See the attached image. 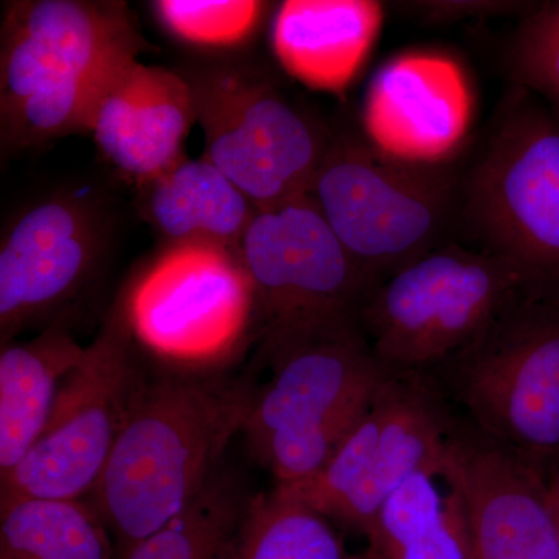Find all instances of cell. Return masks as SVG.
I'll use <instances>...</instances> for the list:
<instances>
[{
    "instance_id": "cell-1",
    "label": "cell",
    "mask_w": 559,
    "mask_h": 559,
    "mask_svg": "<svg viewBox=\"0 0 559 559\" xmlns=\"http://www.w3.org/2000/svg\"><path fill=\"white\" fill-rule=\"evenodd\" d=\"M257 381L231 370L190 373L151 366L90 502L117 559L194 502L241 436Z\"/></svg>"
},
{
    "instance_id": "cell-2",
    "label": "cell",
    "mask_w": 559,
    "mask_h": 559,
    "mask_svg": "<svg viewBox=\"0 0 559 559\" xmlns=\"http://www.w3.org/2000/svg\"><path fill=\"white\" fill-rule=\"evenodd\" d=\"M145 39L127 2L13 0L0 27L2 154L87 134L92 110Z\"/></svg>"
},
{
    "instance_id": "cell-3",
    "label": "cell",
    "mask_w": 559,
    "mask_h": 559,
    "mask_svg": "<svg viewBox=\"0 0 559 559\" xmlns=\"http://www.w3.org/2000/svg\"><path fill=\"white\" fill-rule=\"evenodd\" d=\"M270 369L257 382L241 436L275 487L311 479L340 450L388 371L359 323L259 352Z\"/></svg>"
},
{
    "instance_id": "cell-4",
    "label": "cell",
    "mask_w": 559,
    "mask_h": 559,
    "mask_svg": "<svg viewBox=\"0 0 559 559\" xmlns=\"http://www.w3.org/2000/svg\"><path fill=\"white\" fill-rule=\"evenodd\" d=\"M150 366L213 373L260 342L255 285L238 249L164 242L116 297Z\"/></svg>"
},
{
    "instance_id": "cell-5",
    "label": "cell",
    "mask_w": 559,
    "mask_h": 559,
    "mask_svg": "<svg viewBox=\"0 0 559 559\" xmlns=\"http://www.w3.org/2000/svg\"><path fill=\"white\" fill-rule=\"evenodd\" d=\"M536 286L489 250L441 245L381 280L359 326L384 371L430 377Z\"/></svg>"
},
{
    "instance_id": "cell-6",
    "label": "cell",
    "mask_w": 559,
    "mask_h": 559,
    "mask_svg": "<svg viewBox=\"0 0 559 559\" xmlns=\"http://www.w3.org/2000/svg\"><path fill=\"white\" fill-rule=\"evenodd\" d=\"M457 417L546 471L559 463V286H536L430 374Z\"/></svg>"
},
{
    "instance_id": "cell-7",
    "label": "cell",
    "mask_w": 559,
    "mask_h": 559,
    "mask_svg": "<svg viewBox=\"0 0 559 559\" xmlns=\"http://www.w3.org/2000/svg\"><path fill=\"white\" fill-rule=\"evenodd\" d=\"M451 168L392 159L360 132H334L310 197L374 288L441 246L462 205Z\"/></svg>"
},
{
    "instance_id": "cell-8",
    "label": "cell",
    "mask_w": 559,
    "mask_h": 559,
    "mask_svg": "<svg viewBox=\"0 0 559 559\" xmlns=\"http://www.w3.org/2000/svg\"><path fill=\"white\" fill-rule=\"evenodd\" d=\"M176 70L190 87L205 159L257 209L310 194L334 132L294 105L252 62L224 57Z\"/></svg>"
},
{
    "instance_id": "cell-9",
    "label": "cell",
    "mask_w": 559,
    "mask_h": 559,
    "mask_svg": "<svg viewBox=\"0 0 559 559\" xmlns=\"http://www.w3.org/2000/svg\"><path fill=\"white\" fill-rule=\"evenodd\" d=\"M150 371L116 299L62 382L43 436L0 477V507L28 499H90Z\"/></svg>"
},
{
    "instance_id": "cell-10",
    "label": "cell",
    "mask_w": 559,
    "mask_h": 559,
    "mask_svg": "<svg viewBox=\"0 0 559 559\" xmlns=\"http://www.w3.org/2000/svg\"><path fill=\"white\" fill-rule=\"evenodd\" d=\"M460 213L480 248L559 286V116L516 87L462 180Z\"/></svg>"
},
{
    "instance_id": "cell-11",
    "label": "cell",
    "mask_w": 559,
    "mask_h": 559,
    "mask_svg": "<svg viewBox=\"0 0 559 559\" xmlns=\"http://www.w3.org/2000/svg\"><path fill=\"white\" fill-rule=\"evenodd\" d=\"M455 421L432 377L385 373L330 462L311 479L274 488L366 536L401 485L419 471L443 468Z\"/></svg>"
},
{
    "instance_id": "cell-12",
    "label": "cell",
    "mask_w": 559,
    "mask_h": 559,
    "mask_svg": "<svg viewBox=\"0 0 559 559\" xmlns=\"http://www.w3.org/2000/svg\"><path fill=\"white\" fill-rule=\"evenodd\" d=\"M238 252L259 296L260 352L359 323L373 286L310 194L259 210Z\"/></svg>"
},
{
    "instance_id": "cell-13",
    "label": "cell",
    "mask_w": 559,
    "mask_h": 559,
    "mask_svg": "<svg viewBox=\"0 0 559 559\" xmlns=\"http://www.w3.org/2000/svg\"><path fill=\"white\" fill-rule=\"evenodd\" d=\"M112 216L94 194L58 191L17 210L0 240V344L62 320L94 282Z\"/></svg>"
},
{
    "instance_id": "cell-14",
    "label": "cell",
    "mask_w": 559,
    "mask_h": 559,
    "mask_svg": "<svg viewBox=\"0 0 559 559\" xmlns=\"http://www.w3.org/2000/svg\"><path fill=\"white\" fill-rule=\"evenodd\" d=\"M476 95L468 72L443 51L390 58L371 79L362 138L392 159L451 167L473 130Z\"/></svg>"
},
{
    "instance_id": "cell-15",
    "label": "cell",
    "mask_w": 559,
    "mask_h": 559,
    "mask_svg": "<svg viewBox=\"0 0 559 559\" xmlns=\"http://www.w3.org/2000/svg\"><path fill=\"white\" fill-rule=\"evenodd\" d=\"M447 471L468 514L471 559H559L543 469L457 417Z\"/></svg>"
},
{
    "instance_id": "cell-16",
    "label": "cell",
    "mask_w": 559,
    "mask_h": 559,
    "mask_svg": "<svg viewBox=\"0 0 559 559\" xmlns=\"http://www.w3.org/2000/svg\"><path fill=\"white\" fill-rule=\"evenodd\" d=\"M194 120L178 70L135 60L117 70L92 110L87 134L121 178L142 187L186 157Z\"/></svg>"
},
{
    "instance_id": "cell-17",
    "label": "cell",
    "mask_w": 559,
    "mask_h": 559,
    "mask_svg": "<svg viewBox=\"0 0 559 559\" xmlns=\"http://www.w3.org/2000/svg\"><path fill=\"white\" fill-rule=\"evenodd\" d=\"M384 24L371 0H286L271 27L272 50L290 79L342 94L358 79Z\"/></svg>"
},
{
    "instance_id": "cell-18",
    "label": "cell",
    "mask_w": 559,
    "mask_h": 559,
    "mask_svg": "<svg viewBox=\"0 0 559 559\" xmlns=\"http://www.w3.org/2000/svg\"><path fill=\"white\" fill-rule=\"evenodd\" d=\"M143 219L164 242L238 249L259 209L204 156L183 157L139 187Z\"/></svg>"
},
{
    "instance_id": "cell-19",
    "label": "cell",
    "mask_w": 559,
    "mask_h": 559,
    "mask_svg": "<svg viewBox=\"0 0 559 559\" xmlns=\"http://www.w3.org/2000/svg\"><path fill=\"white\" fill-rule=\"evenodd\" d=\"M86 345L64 320L31 341L0 349V477L20 465L43 436L62 382L83 358Z\"/></svg>"
},
{
    "instance_id": "cell-20",
    "label": "cell",
    "mask_w": 559,
    "mask_h": 559,
    "mask_svg": "<svg viewBox=\"0 0 559 559\" xmlns=\"http://www.w3.org/2000/svg\"><path fill=\"white\" fill-rule=\"evenodd\" d=\"M364 538V559H471L468 514L447 462L401 485Z\"/></svg>"
},
{
    "instance_id": "cell-21",
    "label": "cell",
    "mask_w": 559,
    "mask_h": 559,
    "mask_svg": "<svg viewBox=\"0 0 559 559\" xmlns=\"http://www.w3.org/2000/svg\"><path fill=\"white\" fill-rule=\"evenodd\" d=\"M90 500L28 499L0 507V559H112Z\"/></svg>"
},
{
    "instance_id": "cell-22",
    "label": "cell",
    "mask_w": 559,
    "mask_h": 559,
    "mask_svg": "<svg viewBox=\"0 0 559 559\" xmlns=\"http://www.w3.org/2000/svg\"><path fill=\"white\" fill-rule=\"evenodd\" d=\"M226 559L364 557L347 549L333 522L274 488L250 498Z\"/></svg>"
},
{
    "instance_id": "cell-23",
    "label": "cell",
    "mask_w": 559,
    "mask_h": 559,
    "mask_svg": "<svg viewBox=\"0 0 559 559\" xmlns=\"http://www.w3.org/2000/svg\"><path fill=\"white\" fill-rule=\"evenodd\" d=\"M252 496L237 471L223 468L200 498L123 559H226Z\"/></svg>"
},
{
    "instance_id": "cell-24",
    "label": "cell",
    "mask_w": 559,
    "mask_h": 559,
    "mask_svg": "<svg viewBox=\"0 0 559 559\" xmlns=\"http://www.w3.org/2000/svg\"><path fill=\"white\" fill-rule=\"evenodd\" d=\"M271 3L259 0H156L154 20L193 50L227 55L255 39Z\"/></svg>"
},
{
    "instance_id": "cell-25",
    "label": "cell",
    "mask_w": 559,
    "mask_h": 559,
    "mask_svg": "<svg viewBox=\"0 0 559 559\" xmlns=\"http://www.w3.org/2000/svg\"><path fill=\"white\" fill-rule=\"evenodd\" d=\"M509 68L516 87L559 116V0L525 10L510 43Z\"/></svg>"
},
{
    "instance_id": "cell-26",
    "label": "cell",
    "mask_w": 559,
    "mask_h": 559,
    "mask_svg": "<svg viewBox=\"0 0 559 559\" xmlns=\"http://www.w3.org/2000/svg\"><path fill=\"white\" fill-rule=\"evenodd\" d=\"M522 3L516 2H414L406 3L407 10L415 11L423 20L430 22H448L466 20V17L495 16V14L510 13L521 9Z\"/></svg>"
},
{
    "instance_id": "cell-27",
    "label": "cell",
    "mask_w": 559,
    "mask_h": 559,
    "mask_svg": "<svg viewBox=\"0 0 559 559\" xmlns=\"http://www.w3.org/2000/svg\"><path fill=\"white\" fill-rule=\"evenodd\" d=\"M543 473L544 481H546L547 503H549L551 520H554L559 544V463H555V465L543 471Z\"/></svg>"
}]
</instances>
